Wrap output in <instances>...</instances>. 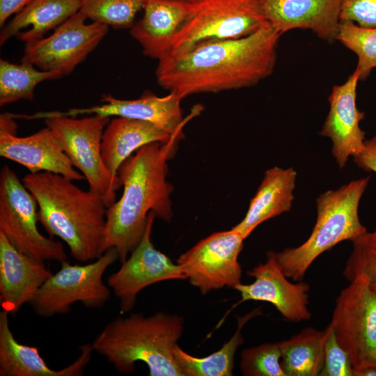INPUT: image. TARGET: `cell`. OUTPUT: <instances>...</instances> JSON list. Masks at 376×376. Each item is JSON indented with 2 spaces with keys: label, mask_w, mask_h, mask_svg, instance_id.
<instances>
[{
  "label": "cell",
  "mask_w": 376,
  "mask_h": 376,
  "mask_svg": "<svg viewBox=\"0 0 376 376\" xmlns=\"http://www.w3.org/2000/svg\"><path fill=\"white\" fill-rule=\"evenodd\" d=\"M52 273L45 262L17 250L0 231V304L13 315L31 303Z\"/></svg>",
  "instance_id": "ac0fdd59"
},
{
  "label": "cell",
  "mask_w": 376,
  "mask_h": 376,
  "mask_svg": "<svg viewBox=\"0 0 376 376\" xmlns=\"http://www.w3.org/2000/svg\"><path fill=\"white\" fill-rule=\"evenodd\" d=\"M117 260L118 252L111 248L86 265L61 263L59 270L51 275L30 303L35 313L42 317L65 314L76 302L87 308L103 307L111 297V289L102 277Z\"/></svg>",
  "instance_id": "ba28073f"
},
{
  "label": "cell",
  "mask_w": 376,
  "mask_h": 376,
  "mask_svg": "<svg viewBox=\"0 0 376 376\" xmlns=\"http://www.w3.org/2000/svg\"><path fill=\"white\" fill-rule=\"evenodd\" d=\"M183 328L184 319L176 314L132 313L108 323L91 347L120 373L133 372L135 363L142 361L150 376H184L173 354Z\"/></svg>",
  "instance_id": "277c9868"
},
{
  "label": "cell",
  "mask_w": 376,
  "mask_h": 376,
  "mask_svg": "<svg viewBox=\"0 0 376 376\" xmlns=\"http://www.w3.org/2000/svg\"><path fill=\"white\" fill-rule=\"evenodd\" d=\"M181 1H187V2H189V3H194V2L198 1L199 0H181Z\"/></svg>",
  "instance_id": "8d00e7d4"
},
{
  "label": "cell",
  "mask_w": 376,
  "mask_h": 376,
  "mask_svg": "<svg viewBox=\"0 0 376 376\" xmlns=\"http://www.w3.org/2000/svg\"><path fill=\"white\" fill-rule=\"evenodd\" d=\"M244 240L233 228L214 233L180 255L177 263L203 295L226 286L234 288L241 283L238 258Z\"/></svg>",
  "instance_id": "8fae6325"
},
{
  "label": "cell",
  "mask_w": 376,
  "mask_h": 376,
  "mask_svg": "<svg viewBox=\"0 0 376 376\" xmlns=\"http://www.w3.org/2000/svg\"><path fill=\"white\" fill-rule=\"evenodd\" d=\"M12 118L45 119L72 165L81 171L89 189L102 195L107 207L116 201L121 186L105 166L101 151L104 130L109 116L92 114L81 118L40 112L32 116L10 113Z\"/></svg>",
  "instance_id": "8992f818"
},
{
  "label": "cell",
  "mask_w": 376,
  "mask_h": 376,
  "mask_svg": "<svg viewBox=\"0 0 376 376\" xmlns=\"http://www.w3.org/2000/svg\"><path fill=\"white\" fill-rule=\"evenodd\" d=\"M143 3V0H81L79 12L92 22L130 29Z\"/></svg>",
  "instance_id": "83f0119b"
},
{
  "label": "cell",
  "mask_w": 376,
  "mask_h": 376,
  "mask_svg": "<svg viewBox=\"0 0 376 376\" xmlns=\"http://www.w3.org/2000/svg\"><path fill=\"white\" fill-rule=\"evenodd\" d=\"M79 11L47 38L26 43L21 61L62 77L71 73L95 49L108 32L107 25L92 22Z\"/></svg>",
  "instance_id": "7c38bea8"
},
{
  "label": "cell",
  "mask_w": 376,
  "mask_h": 376,
  "mask_svg": "<svg viewBox=\"0 0 376 376\" xmlns=\"http://www.w3.org/2000/svg\"><path fill=\"white\" fill-rule=\"evenodd\" d=\"M38 203L16 173L4 165L0 172V231L19 251L42 261L67 259L63 244L38 229Z\"/></svg>",
  "instance_id": "9c48e42d"
},
{
  "label": "cell",
  "mask_w": 376,
  "mask_h": 376,
  "mask_svg": "<svg viewBox=\"0 0 376 376\" xmlns=\"http://www.w3.org/2000/svg\"><path fill=\"white\" fill-rule=\"evenodd\" d=\"M329 326L324 330L306 327L289 339L279 342L281 366L285 376H318L323 367L324 343Z\"/></svg>",
  "instance_id": "d4e9b609"
},
{
  "label": "cell",
  "mask_w": 376,
  "mask_h": 376,
  "mask_svg": "<svg viewBox=\"0 0 376 376\" xmlns=\"http://www.w3.org/2000/svg\"><path fill=\"white\" fill-rule=\"evenodd\" d=\"M351 242L353 248L343 270L344 276L350 282L362 276L376 290V230H366Z\"/></svg>",
  "instance_id": "f546056e"
},
{
  "label": "cell",
  "mask_w": 376,
  "mask_h": 376,
  "mask_svg": "<svg viewBox=\"0 0 376 376\" xmlns=\"http://www.w3.org/2000/svg\"><path fill=\"white\" fill-rule=\"evenodd\" d=\"M182 100L180 96L171 91L163 97L146 91L140 97L134 100H120L107 94L102 96L100 105L71 109L64 112H51L55 115L73 117L79 114H97L148 121L179 141L183 138L182 130L188 120L182 116L180 106Z\"/></svg>",
  "instance_id": "2e32d148"
},
{
  "label": "cell",
  "mask_w": 376,
  "mask_h": 376,
  "mask_svg": "<svg viewBox=\"0 0 376 376\" xmlns=\"http://www.w3.org/2000/svg\"><path fill=\"white\" fill-rule=\"evenodd\" d=\"M72 181L48 171L22 179L38 203V221L51 237L65 242L74 259L85 263L103 254L107 206L102 195Z\"/></svg>",
  "instance_id": "3957f363"
},
{
  "label": "cell",
  "mask_w": 376,
  "mask_h": 376,
  "mask_svg": "<svg viewBox=\"0 0 376 376\" xmlns=\"http://www.w3.org/2000/svg\"><path fill=\"white\" fill-rule=\"evenodd\" d=\"M324 343V359L320 376H354V369L347 352L340 345L329 324Z\"/></svg>",
  "instance_id": "1f68e13d"
},
{
  "label": "cell",
  "mask_w": 376,
  "mask_h": 376,
  "mask_svg": "<svg viewBox=\"0 0 376 376\" xmlns=\"http://www.w3.org/2000/svg\"><path fill=\"white\" fill-rule=\"evenodd\" d=\"M9 313L0 311V375L1 376H81L91 359V344L83 345L79 357L60 370L49 367L38 349L19 343L9 324Z\"/></svg>",
  "instance_id": "44dd1931"
},
{
  "label": "cell",
  "mask_w": 376,
  "mask_h": 376,
  "mask_svg": "<svg viewBox=\"0 0 376 376\" xmlns=\"http://www.w3.org/2000/svg\"><path fill=\"white\" fill-rule=\"evenodd\" d=\"M267 255L265 263L247 272L255 281L249 284L241 283L234 288L240 293L241 301L269 302L290 321L310 320L311 313L308 308L309 285L302 281L297 283L289 281L276 260V253L269 251Z\"/></svg>",
  "instance_id": "5bb4252c"
},
{
  "label": "cell",
  "mask_w": 376,
  "mask_h": 376,
  "mask_svg": "<svg viewBox=\"0 0 376 376\" xmlns=\"http://www.w3.org/2000/svg\"><path fill=\"white\" fill-rule=\"evenodd\" d=\"M62 77L54 71L37 70L28 62L13 63L0 61V105L11 104L19 100L31 101L36 86L46 80Z\"/></svg>",
  "instance_id": "4316f807"
},
{
  "label": "cell",
  "mask_w": 376,
  "mask_h": 376,
  "mask_svg": "<svg viewBox=\"0 0 376 376\" xmlns=\"http://www.w3.org/2000/svg\"><path fill=\"white\" fill-rule=\"evenodd\" d=\"M356 165L366 172L376 173V134L365 141L362 150L353 156Z\"/></svg>",
  "instance_id": "836d02e7"
},
{
  "label": "cell",
  "mask_w": 376,
  "mask_h": 376,
  "mask_svg": "<svg viewBox=\"0 0 376 376\" xmlns=\"http://www.w3.org/2000/svg\"><path fill=\"white\" fill-rule=\"evenodd\" d=\"M31 0H0V25L13 14H16Z\"/></svg>",
  "instance_id": "e575fe53"
},
{
  "label": "cell",
  "mask_w": 376,
  "mask_h": 376,
  "mask_svg": "<svg viewBox=\"0 0 376 376\" xmlns=\"http://www.w3.org/2000/svg\"><path fill=\"white\" fill-rule=\"evenodd\" d=\"M155 217V212L150 211L140 242L119 269L107 278V285L119 299L122 313L134 308L137 295L147 286L166 280L187 279L181 267L152 244L150 235Z\"/></svg>",
  "instance_id": "4fadbf2b"
},
{
  "label": "cell",
  "mask_w": 376,
  "mask_h": 376,
  "mask_svg": "<svg viewBox=\"0 0 376 376\" xmlns=\"http://www.w3.org/2000/svg\"><path fill=\"white\" fill-rule=\"evenodd\" d=\"M177 145L153 142L145 145L120 166L118 175L123 191L121 197L107 209L102 251L115 248L122 263L140 242L148 214L169 222L172 218L173 186L166 180L167 160Z\"/></svg>",
  "instance_id": "7a4b0ae2"
},
{
  "label": "cell",
  "mask_w": 376,
  "mask_h": 376,
  "mask_svg": "<svg viewBox=\"0 0 376 376\" xmlns=\"http://www.w3.org/2000/svg\"><path fill=\"white\" fill-rule=\"evenodd\" d=\"M340 22L376 27V0H341Z\"/></svg>",
  "instance_id": "d6a6232c"
},
{
  "label": "cell",
  "mask_w": 376,
  "mask_h": 376,
  "mask_svg": "<svg viewBox=\"0 0 376 376\" xmlns=\"http://www.w3.org/2000/svg\"><path fill=\"white\" fill-rule=\"evenodd\" d=\"M341 0H262L266 21L281 35L292 29H308L318 38L336 40Z\"/></svg>",
  "instance_id": "e0dca14e"
},
{
  "label": "cell",
  "mask_w": 376,
  "mask_h": 376,
  "mask_svg": "<svg viewBox=\"0 0 376 376\" xmlns=\"http://www.w3.org/2000/svg\"><path fill=\"white\" fill-rule=\"evenodd\" d=\"M281 34L268 22L247 36L203 44L158 61L156 78L182 99L257 84L273 72Z\"/></svg>",
  "instance_id": "6da1fadb"
},
{
  "label": "cell",
  "mask_w": 376,
  "mask_h": 376,
  "mask_svg": "<svg viewBox=\"0 0 376 376\" xmlns=\"http://www.w3.org/2000/svg\"><path fill=\"white\" fill-rule=\"evenodd\" d=\"M191 6V3L181 0H143V15L130 33L144 55L159 61L169 54Z\"/></svg>",
  "instance_id": "ffe728a7"
},
{
  "label": "cell",
  "mask_w": 376,
  "mask_h": 376,
  "mask_svg": "<svg viewBox=\"0 0 376 376\" xmlns=\"http://www.w3.org/2000/svg\"><path fill=\"white\" fill-rule=\"evenodd\" d=\"M260 313L256 308L237 318V328L230 339L219 350L202 358L194 357L182 350L178 344L173 348L175 359L184 376H231L233 375L235 355L244 343L242 329L252 318Z\"/></svg>",
  "instance_id": "484cf974"
},
{
  "label": "cell",
  "mask_w": 376,
  "mask_h": 376,
  "mask_svg": "<svg viewBox=\"0 0 376 376\" xmlns=\"http://www.w3.org/2000/svg\"><path fill=\"white\" fill-rule=\"evenodd\" d=\"M359 79L355 70L346 81L333 86L329 96V111L319 134L332 143L331 152L339 166H345L350 156L359 153L364 146L365 132L359 123L365 113L357 106V88Z\"/></svg>",
  "instance_id": "9a60e30c"
},
{
  "label": "cell",
  "mask_w": 376,
  "mask_h": 376,
  "mask_svg": "<svg viewBox=\"0 0 376 376\" xmlns=\"http://www.w3.org/2000/svg\"><path fill=\"white\" fill-rule=\"evenodd\" d=\"M0 128V156L26 167L30 173L48 171L75 181L85 179L76 171L58 139L46 126L24 137Z\"/></svg>",
  "instance_id": "d6986e66"
},
{
  "label": "cell",
  "mask_w": 376,
  "mask_h": 376,
  "mask_svg": "<svg viewBox=\"0 0 376 376\" xmlns=\"http://www.w3.org/2000/svg\"><path fill=\"white\" fill-rule=\"evenodd\" d=\"M279 343H267L243 350L240 370L246 376H285L281 366Z\"/></svg>",
  "instance_id": "4dcf8cb0"
},
{
  "label": "cell",
  "mask_w": 376,
  "mask_h": 376,
  "mask_svg": "<svg viewBox=\"0 0 376 376\" xmlns=\"http://www.w3.org/2000/svg\"><path fill=\"white\" fill-rule=\"evenodd\" d=\"M178 141L150 122L118 117L110 120L104 130L101 143L102 157L113 178L119 180L118 170L133 152L153 142L177 145Z\"/></svg>",
  "instance_id": "7402d4cb"
},
{
  "label": "cell",
  "mask_w": 376,
  "mask_h": 376,
  "mask_svg": "<svg viewBox=\"0 0 376 376\" xmlns=\"http://www.w3.org/2000/svg\"><path fill=\"white\" fill-rule=\"evenodd\" d=\"M354 376H376V365L368 366L354 370Z\"/></svg>",
  "instance_id": "d590c367"
},
{
  "label": "cell",
  "mask_w": 376,
  "mask_h": 376,
  "mask_svg": "<svg viewBox=\"0 0 376 376\" xmlns=\"http://www.w3.org/2000/svg\"><path fill=\"white\" fill-rule=\"evenodd\" d=\"M80 7L81 0H31L2 29L1 45L15 36L26 44L37 41L78 13Z\"/></svg>",
  "instance_id": "cb8c5ba5"
},
{
  "label": "cell",
  "mask_w": 376,
  "mask_h": 376,
  "mask_svg": "<svg viewBox=\"0 0 376 376\" xmlns=\"http://www.w3.org/2000/svg\"><path fill=\"white\" fill-rule=\"evenodd\" d=\"M262 0H199L191 3L169 54H183L203 44L251 35L267 23Z\"/></svg>",
  "instance_id": "52a82bcc"
},
{
  "label": "cell",
  "mask_w": 376,
  "mask_h": 376,
  "mask_svg": "<svg viewBox=\"0 0 376 376\" xmlns=\"http://www.w3.org/2000/svg\"><path fill=\"white\" fill-rule=\"evenodd\" d=\"M329 324L354 370L376 365V290L363 276L340 291Z\"/></svg>",
  "instance_id": "30bf717a"
},
{
  "label": "cell",
  "mask_w": 376,
  "mask_h": 376,
  "mask_svg": "<svg viewBox=\"0 0 376 376\" xmlns=\"http://www.w3.org/2000/svg\"><path fill=\"white\" fill-rule=\"evenodd\" d=\"M370 178L352 180L316 198V221L308 238L297 247L276 253V260L288 279L301 281L320 255L367 230L360 221L359 205Z\"/></svg>",
  "instance_id": "5b68a950"
},
{
  "label": "cell",
  "mask_w": 376,
  "mask_h": 376,
  "mask_svg": "<svg viewBox=\"0 0 376 376\" xmlns=\"http://www.w3.org/2000/svg\"><path fill=\"white\" fill-rule=\"evenodd\" d=\"M336 40L358 58L356 70L365 81L376 68V27L366 28L352 22H340Z\"/></svg>",
  "instance_id": "f1b7e54d"
},
{
  "label": "cell",
  "mask_w": 376,
  "mask_h": 376,
  "mask_svg": "<svg viewBox=\"0 0 376 376\" xmlns=\"http://www.w3.org/2000/svg\"><path fill=\"white\" fill-rule=\"evenodd\" d=\"M296 178L297 172L292 167L267 170L244 219L232 228L246 239L260 224L289 211L295 198Z\"/></svg>",
  "instance_id": "603a6c76"
}]
</instances>
